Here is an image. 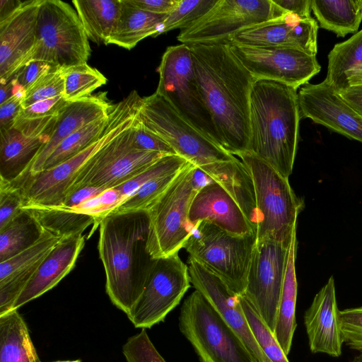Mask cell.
Returning <instances> with one entry per match:
<instances>
[{
    "instance_id": "obj_43",
    "label": "cell",
    "mask_w": 362,
    "mask_h": 362,
    "mask_svg": "<svg viewBox=\"0 0 362 362\" xmlns=\"http://www.w3.org/2000/svg\"><path fill=\"white\" fill-rule=\"evenodd\" d=\"M39 264L0 281V316L13 310L14 303L25 288Z\"/></svg>"
},
{
    "instance_id": "obj_13",
    "label": "cell",
    "mask_w": 362,
    "mask_h": 362,
    "mask_svg": "<svg viewBox=\"0 0 362 362\" xmlns=\"http://www.w3.org/2000/svg\"><path fill=\"white\" fill-rule=\"evenodd\" d=\"M132 125L88 159L68 193L86 186L106 189L115 188L166 156L136 149L133 146Z\"/></svg>"
},
{
    "instance_id": "obj_31",
    "label": "cell",
    "mask_w": 362,
    "mask_h": 362,
    "mask_svg": "<svg viewBox=\"0 0 362 362\" xmlns=\"http://www.w3.org/2000/svg\"><path fill=\"white\" fill-rule=\"evenodd\" d=\"M22 208L28 209L35 216L44 230L60 239L81 235L95 222L92 215L62 206L27 204Z\"/></svg>"
},
{
    "instance_id": "obj_26",
    "label": "cell",
    "mask_w": 362,
    "mask_h": 362,
    "mask_svg": "<svg viewBox=\"0 0 362 362\" xmlns=\"http://www.w3.org/2000/svg\"><path fill=\"white\" fill-rule=\"evenodd\" d=\"M121 4L117 26L107 45L113 44L131 49L146 37L162 34L163 23L168 14H157L141 10L129 0H121Z\"/></svg>"
},
{
    "instance_id": "obj_17",
    "label": "cell",
    "mask_w": 362,
    "mask_h": 362,
    "mask_svg": "<svg viewBox=\"0 0 362 362\" xmlns=\"http://www.w3.org/2000/svg\"><path fill=\"white\" fill-rule=\"evenodd\" d=\"M301 118L362 143V117L325 80L307 83L298 93Z\"/></svg>"
},
{
    "instance_id": "obj_38",
    "label": "cell",
    "mask_w": 362,
    "mask_h": 362,
    "mask_svg": "<svg viewBox=\"0 0 362 362\" xmlns=\"http://www.w3.org/2000/svg\"><path fill=\"white\" fill-rule=\"evenodd\" d=\"M61 239L47 231L30 247L0 262V281L38 264Z\"/></svg>"
},
{
    "instance_id": "obj_37",
    "label": "cell",
    "mask_w": 362,
    "mask_h": 362,
    "mask_svg": "<svg viewBox=\"0 0 362 362\" xmlns=\"http://www.w3.org/2000/svg\"><path fill=\"white\" fill-rule=\"evenodd\" d=\"M181 170L151 180L117 205L112 211H148L172 185Z\"/></svg>"
},
{
    "instance_id": "obj_21",
    "label": "cell",
    "mask_w": 362,
    "mask_h": 362,
    "mask_svg": "<svg viewBox=\"0 0 362 362\" xmlns=\"http://www.w3.org/2000/svg\"><path fill=\"white\" fill-rule=\"evenodd\" d=\"M188 218L193 228L198 223L207 221L235 235L256 233L236 200L213 180L205 183L195 194Z\"/></svg>"
},
{
    "instance_id": "obj_16",
    "label": "cell",
    "mask_w": 362,
    "mask_h": 362,
    "mask_svg": "<svg viewBox=\"0 0 362 362\" xmlns=\"http://www.w3.org/2000/svg\"><path fill=\"white\" fill-rule=\"evenodd\" d=\"M288 247L272 240L257 241L243 295L273 333Z\"/></svg>"
},
{
    "instance_id": "obj_18",
    "label": "cell",
    "mask_w": 362,
    "mask_h": 362,
    "mask_svg": "<svg viewBox=\"0 0 362 362\" xmlns=\"http://www.w3.org/2000/svg\"><path fill=\"white\" fill-rule=\"evenodd\" d=\"M190 281L218 312L240 337L256 362H271L257 344L243 308L239 296L217 276L200 264L188 260Z\"/></svg>"
},
{
    "instance_id": "obj_20",
    "label": "cell",
    "mask_w": 362,
    "mask_h": 362,
    "mask_svg": "<svg viewBox=\"0 0 362 362\" xmlns=\"http://www.w3.org/2000/svg\"><path fill=\"white\" fill-rule=\"evenodd\" d=\"M40 3L41 0L23 1L0 22V82L7 81L30 61L36 41Z\"/></svg>"
},
{
    "instance_id": "obj_52",
    "label": "cell",
    "mask_w": 362,
    "mask_h": 362,
    "mask_svg": "<svg viewBox=\"0 0 362 362\" xmlns=\"http://www.w3.org/2000/svg\"><path fill=\"white\" fill-rule=\"evenodd\" d=\"M287 13L296 15L303 19L311 18L312 0H273Z\"/></svg>"
},
{
    "instance_id": "obj_50",
    "label": "cell",
    "mask_w": 362,
    "mask_h": 362,
    "mask_svg": "<svg viewBox=\"0 0 362 362\" xmlns=\"http://www.w3.org/2000/svg\"><path fill=\"white\" fill-rule=\"evenodd\" d=\"M105 190L106 189L97 187H83L82 188L69 192L66 194L61 206L69 209L74 208L78 205L98 196Z\"/></svg>"
},
{
    "instance_id": "obj_32",
    "label": "cell",
    "mask_w": 362,
    "mask_h": 362,
    "mask_svg": "<svg viewBox=\"0 0 362 362\" xmlns=\"http://www.w3.org/2000/svg\"><path fill=\"white\" fill-rule=\"evenodd\" d=\"M362 68V29L347 40L336 44L328 54L325 81L337 93L349 86L350 74Z\"/></svg>"
},
{
    "instance_id": "obj_30",
    "label": "cell",
    "mask_w": 362,
    "mask_h": 362,
    "mask_svg": "<svg viewBox=\"0 0 362 362\" xmlns=\"http://www.w3.org/2000/svg\"><path fill=\"white\" fill-rule=\"evenodd\" d=\"M311 10L320 27L337 37L356 33L362 21L361 0H312Z\"/></svg>"
},
{
    "instance_id": "obj_15",
    "label": "cell",
    "mask_w": 362,
    "mask_h": 362,
    "mask_svg": "<svg viewBox=\"0 0 362 362\" xmlns=\"http://www.w3.org/2000/svg\"><path fill=\"white\" fill-rule=\"evenodd\" d=\"M229 45L255 79L277 81L296 90L308 83L321 69L316 56L300 49L279 46Z\"/></svg>"
},
{
    "instance_id": "obj_3",
    "label": "cell",
    "mask_w": 362,
    "mask_h": 362,
    "mask_svg": "<svg viewBox=\"0 0 362 362\" xmlns=\"http://www.w3.org/2000/svg\"><path fill=\"white\" fill-rule=\"evenodd\" d=\"M98 252L111 302L127 315L141 295L158 259L148 250L147 211H111L99 223Z\"/></svg>"
},
{
    "instance_id": "obj_24",
    "label": "cell",
    "mask_w": 362,
    "mask_h": 362,
    "mask_svg": "<svg viewBox=\"0 0 362 362\" xmlns=\"http://www.w3.org/2000/svg\"><path fill=\"white\" fill-rule=\"evenodd\" d=\"M112 105L106 92L69 101L59 113L49 141L33 161L29 172L41 171L47 159L65 139L82 127L108 116Z\"/></svg>"
},
{
    "instance_id": "obj_11",
    "label": "cell",
    "mask_w": 362,
    "mask_h": 362,
    "mask_svg": "<svg viewBox=\"0 0 362 362\" xmlns=\"http://www.w3.org/2000/svg\"><path fill=\"white\" fill-rule=\"evenodd\" d=\"M156 93L163 96L189 124L219 145L212 118L194 73L190 48L181 44L168 47L158 68Z\"/></svg>"
},
{
    "instance_id": "obj_34",
    "label": "cell",
    "mask_w": 362,
    "mask_h": 362,
    "mask_svg": "<svg viewBox=\"0 0 362 362\" xmlns=\"http://www.w3.org/2000/svg\"><path fill=\"white\" fill-rule=\"evenodd\" d=\"M108 122L109 115L74 132L65 139L49 156L42 170L51 168L74 157L98 141L102 136Z\"/></svg>"
},
{
    "instance_id": "obj_9",
    "label": "cell",
    "mask_w": 362,
    "mask_h": 362,
    "mask_svg": "<svg viewBox=\"0 0 362 362\" xmlns=\"http://www.w3.org/2000/svg\"><path fill=\"white\" fill-rule=\"evenodd\" d=\"M198 170L189 162L148 211V250L155 259L178 253L192 234L189 211L195 194L204 185L198 182Z\"/></svg>"
},
{
    "instance_id": "obj_28",
    "label": "cell",
    "mask_w": 362,
    "mask_h": 362,
    "mask_svg": "<svg viewBox=\"0 0 362 362\" xmlns=\"http://www.w3.org/2000/svg\"><path fill=\"white\" fill-rule=\"evenodd\" d=\"M88 40L98 45L107 42L121 11V0H73Z\"/></svg>"
},
{
    "instance_id": "obj_41",
    "label": "cell",
    "mask_w": 362,
    "mask_h": 362,
    "mask_svg": "<svg viewBox=\"0 0 362 362\" xmlns=\"http://www.w3.org/2000/svg\"><path fill=\"white\" fill-rule=\"evenodd\" d=\"M64 88L62 69L48 73L26 90L22 107L25 108L36 102L62 95Z\"/></svg>"
},
{
    "instance_id": "obj_23",
    "label": "cell",
    "mask_w": 362,
    "mask_h": 362,
    "mask_svg": "<svg viewBox=\"0 0 362 362\" xmlns=\"http://www.w3.org/2000/svg\"><path fill=\"white\" fill-rule=\"evenodd\" d=\"M84 243L82 234L62 238L40 262L13 310H18L58 284L75 266Z\"/></svg>"
},
{
    "instance_id": "obj_42",
    "label": "cell",
    "mask_w": 362,
    "mask_h": 362,
    "mask_svg": "<svg viewBox=\"0 0 362 362\" xmlns=\"http://www.w3.org/2000/svg\"><path fill=\"white\" fill-rule=\"evenodd\" d=\"M127 362H166L158 353L146 329L128 338L122 346Z\"/></svg>"
},
{
    "instance_id": "obj_29",
    "label": "cell",
    "mask_w": 362,
    "mask_h": 362,
    "mask_svg": "<svg viewBox=\"0 0 362 362\" xmlns=\"http://www.w3.org/2000/svg\"><path fill=\"white\" fill-rule=\"evenodd\" d=\"M0 362H41L18 310L0 316Z\"/></svg>"
},
{
    "instance_id": "obj_57",
    "label": "cell",
    "mask_w": 362,
    "mask_h": 362,
    "mask_svg": "<svg viewBox=\"0 0 362 362\" xmlns=\"http://www.w3.org/2000/svg\"><path fill=\"white\" fill-rule=\"evenodd\" d=\"M53 362H81L80 360H73V361H57Z\"/></svg>"
},
{
    "instance_id": "obj_51",
    "label": "cell",
    "mask_w": 362,
    "mask_h": 362,
    "mask_svg": "<svg viewBox=\"0 0 362 362\" xmlns=\"http://www.w3.org/2000/svg\"><path fill=\"white\" fill-rule=\"evenodd\" d=\"M137 8L157 14H168L177 6L179 0H129Z\"/></svg>"
},
{
    "instance_id": "obj_22",
    "label": "cell",
    "mask_w": 362,
    "mask_h": 362,
    "mask_svg": "<svg viewBox=\"0 0 362 362\" xmlns=\"http://www.w3.org/2000/svg\"><path fill=\"white\" fill-rule=\"evenodd\" d=\"M339 311L334 279L330 276L304 314V325L312 353L325 354L332 357L341 355L344 341Z\"/></svg>"
},
{
    "instance_id": "obj_54",
    "label": "cell",
    "mask_w": 362,
    "mask_h": 362,
    "mask_svg": "<svg viewBox=\"0 0 362 362\" xmlns=\"http://www.w3.org/2000/svg\"><path fill=\"white\" fill-rule=\"evenodd\" d=\"M23 3L18 0H0V22L13 13Z\"/></svg>"
},
{
    "instance_id": "obj_36",
    "label": "cell",
    "mask_w": 362,
    "mask_h": 362,
    "mask_svg": "<svg viewBox=\"0 0 362 362\" xmlns=\"http://www.w3.org/2000/svg\"><path fill=\"white\" fill-rule=\"evenodd\" d=\"M239 301L250 329L264 355L271 362H289L274 333L254 307L243 296H239Z\"/></svg>"
},
{
    "instance_id": "obj_19",
    "label": "cell",
    "mask_w": 362,
    "mask_h": 362,
    "mask_svg": "<svg viewBox=\"0 0 362 362\" xmlns=\"http://www.w3.org/2000/svg\"><path fill=\"white\" fill-rule=\"evenodd\" d=\"M318 24L312 17L303 19L293 13L250 27L234 35L229 44L245 46H279L300 49L316 56Z\"/></svg>"
},
{
    "instance_id": "obj_1",
    "label": "cell",
    "mask_w": 362,
    "mask_h": 362,
    "mask_svg": "<svg viewBox=\"0 0 362 362\" xmlns=\"http://www.w3.org/2000/svg\"><path fill=\"white\" fill-rule=\"evenodd\" d=\"M189 46L196 81L220 146L233 156L248 151L250 95L255 78L228 42Z\"/></svg>"
},
{
    "instance_id": "obj_25",
    "label": "cell",
    "mask_w": 362,
    "mask_h": 362,
    "mask_svg": "<svg viewBox=\"0 0 362 362\" xmlns=\"http://www.w3.org/2000/svg\"><path fill=\"white\" fill-rule=\"evenodd\" d=\"M49 139L28 137L13 127L0 129V180L13 182L30 170Z\"/></svg>"
},
{
    "instance_id": "obj_2",
    "label": "cell",
    "mask_w": 362,
    "mask_h": 362,
    "mask_svg": "<svg viewBox=\"0 0 362 362\" xmlns=\"http://www.w3.org/2000/svg\"><path fill=\"white\" fill-rule=\"evenodd\" d=\"M139 121L210 180L227 190L241 207L254 200L250 173L241 160L189 124L157 93L143 98Z\"/></svg>"
},
{
    "instance_id": "obj_47",
    "label": "cell",
    "mask_w": 362,
    "mask_h": 362,
    "mask_svg": "<svg viewBox=\"0 0 362 362\" xmlns=\"http://www.w3.org/2000/svg\"><path fill=\"white\" fill-rule=\"evenodd\" d=\"M69 102L64 100L62 95L38 101L27 107H22L16 119H34L57 116Z\"/></svg>"
},
{
    "instance_id": "obj_12",
    "label": "cell",
    "mask_w": 362,
    "mask_h": 362,
    "mask_svg": "<svg viewBox=\"0 0 362 362\" xmlns=\"http://www.w3.org/2000/svg\"><path fill=\"white\" fill-rule=\"evenodd\" d=\"M287 12L273 0H217L203 16L180 30L182 44L228 42L236 33Z\"/></svg>"
},
{
    "instance_id": "obj_4",
    "label": "cell",
    "mask_w": 362,
    "mask_h": 362,
    "mask_svg": "<svg viewBox=\"0 0 362 362\" xmlns=\"http://www.w3.org/2000/svg\"><path fill=\"white\" fill-rule=\"evenodd\" d=\"M300 119L297 90L277 81L255 79L250 95L248 151L288 178L298 148Z\"/></svg>"
},
{
    "instance_id": "obj_45",
    "label": "cell",
    "mask_w": 362,
    "mask_h": 362,
    "mask_svg": "<svg viewBox=\"0 0 362 362\" xmlns=\"http://www.w3.org/2000/svg\"><path fill=\"white\" fill-rule=\"evenodd\" d=\"M344 344L362 353V306L339 311Z\"/></svg>"
},
{
    "instance_id": "obj_27",
    "label": "cell",
    "mask_w": 362,
    "mask_h": 362,
    "mask_svg": "<svg viewBox=\"0 0 362 362\" xmlns=\"http://www.w3.org/2000/svg\"><path fill=\"white\" fill-rule=\"evenodd\" d=\"M296 250V228L293 232L288 247L286 266L274 331L276 340L286 356L290 352L296 327V305L298 290L295 264Z\"/></svg>"
},
{
    "instance_id": "obj_5",
    "label": "cell",
    "mask_w": 362,
    "mask_h": 362,
    "mask_svg": "<svg viewBox=\"0 0 362 362\" xmlns=\"http://www.w3.org/2000/svg\"><path fill=\"white\" fill-rule=\"evenodd\" d=\"M142 100L143 98L136 90H132L122 100L113 104L109 113L107 125L98 141L74 157L51 168L35 173H30L28 170L11 182L21 187L25 197V205L61 206L88 159L133 124Z\"/></svg>"
},
{
    "instance_id": "obj_8",
    "label": "cell",
    "mask_w": 362,
    "mask_h": 362,
    "mask_svg": "<svg viewBox=\"0 0 362 362\" xmlns=\"http://www.w3.org/2000/svg\"><path fill=\"white\" fill-rule=\"evenodd\" d=\"M178 325L202 362H256L237 333L197 290L184 300Z\"/></svg>"
},
{
    "instance_id": "obj_39",
    "label": "cell",
    "mask_w": 362,
    "mask_h": 362,
    "mask_svg": "<svg viewBox=\"0 0 362 362\" xmlns=\"http://www.w3.org/2000/svg\"><path fill=\"white\" fill-rule=\"evenodd\" d=\"M188 163L189 161L178 155L164 156L115 189L119 192L122 202L147 182L166 174L180 171Z\"/></svg>"
},
{
    "instance_id": "obj_40",
    "label": "cell",
    "mask_w": 362,
    "mask_h": 362,
    "mask_svg": "<svg viewBox=\"0 0 362 362\" xmlns=\"http://www.w3.org/2000/svg\"><path fill=\"white\" fill-rule=\"evenodd\" d=\"M217 0H179L163 23L162 34L172 30L185 29L203 16Z\"/></svg>"
},
{
    "instance_id": "obj_35",
    "label": "cell",
    "mask_w": 362,
    "mask_h": 362,
    "mask_svg": "<svg viewBox=\"0 0 362 362\" xmlns=\"http://www.w3.org/2000/svg\"><path fill=\"white\" fill-rule=\"evenodd\" d=\"M64 78L63 98L73 101L88 95L105 85L107 79L97 69L87 63L62 69Z\"/></svg>"
},
{
    "instance_id": "obj_33",
    "label": "cell",
    "mask_w": 362,
    "mask_h": 362,
    "mask_svg": "<svg viewBox=\"0 0 362 362\" xmlns=\"http://www.w3.org/2000/svg\"><path fill=\"white\" fill-rule=\"evenodd\" d=\"M44 232L35 216L28 209L22 208L17 216L0 230V262L35 245Z\"/></svg>"
},
{
    "instance_id": "obj_46",
    "label": "cell",
    "mask_w": 362,
    "mask_h": 362,
    "mask_svg": "<svg viewBox=\"0 0 362 362\" xmlns=\"http://www.w3.org/2000/svg\"><path fill=\"white\" fill-rule=\"evenodd\" d=\"M132 129L133 146L136 149L165 155H177L168 144L145 127L137 116L132 125Z\"/></svg>"
},
{
    "instance_id": "obj_10",
    "label": "cell",
    "mask_w": 362,
    "mask_h": 362,
    "mask_svg": "<svg viewBox=\"0 0 362 362\" xmlns=\"http://www.w3.org/2000/svg\"><path fill=\"white\" fill-rule=\"evenodd\" d=\"M90 52L76 11L62 1L41 0L30 61H44L64 69L86 64Z\"/></svg>"
},
{
    "instance_id": "obj_6",
    "label": "cell",
    "mask_w": 362,
    "mask_h": 362,
    "mask_svg": "<svg viewBox=\"0 0 362 362\" xmlns=\"http://www.w3.org/2000/svg\"><path fill=\"white\" fill-rule=\"evenodd\" d=\"M252 180L256 211L257 241L272 240L289 246L297 227L303 201L284 177L269 163L250 151L238 156Z\"/></svg>"
},
{
    "instance_id": "obj_56",
    "label": "cell",
    "mask_w": 362,
    "mask_h": 362,
    "mask_svg": "<svg viewBox=\"0 0 362 362\" xmlns=\"http://www.w3.org/2000/svg\"><path fill=\"white\" fill-rule=\"evenodd\" d=\"M351 362H362V353L356 356Z\"/></svg>"
},
{
    "instance_id": "obj_49",
    "label": "cell",
    "mask_w": 362,
    "mask_h": 362,
    "mask_svg": "<svg viewBox=\"0 0 362 362\" xmlns=\"http://www.w3.org/2000/svg\"><path fill=\"white\" fill-rule=\"evenodd\" d=\"M25 90H21L0 104V129L13 127L16 118L22 108Z\"/></svg>"
},
{
    "instance_id": "obj_14",
    "label": "cell",
    "mask_w": 362,
    "mask_h": 362,
    "mask_svg": "<svg viewBox=\"0 0 362 362\" xmlns=\"http://www.w3.org/2000/svg\"><path fill=\"white\" fill-rule=\"evenodd\" d=\"M188 267L178 253L157 259L145 288L127 315L135 327L151 328L163 322L190 287Z\"/></svg>"
},
{
    "instance_id": "obj_44",
    "label": "cell",
    "mask_w": 362,
    "mask_h": 362,
    "mask_svg": "<svg viewBox=\"0 0 362 362\" xmlns=\"http://www.w3.org/2000/svg\"><path fill=\"white\" fill-rule=\"evenodd\" d=\"M25 204V197L20 186L0 180V230L17 216Z\"/></svg>"
},
{
    "instance_id": "obj_48",
    "label": "cell",
    "mask_w": 362,
    "mask_h": 362,
    "mask_svg": "<svg viewBox=\"0 0 362 362\" xmlns=\"http://www.w3.org/2000/svg\"><path fill=\"white\" fill-rule=\"evenodd\" d=\"M59 69L61 68L47 62L32 60L20 68L13 76L26 90L45 74Z\"/></svg>"
},
{
    "instance_id": "obj_53",
    "label": "cell",
    "mask_w": 362,
    "mask_h": 362,
    "mask_svg": "<svg viewBox=\"0 0 362 362\" xmlns=\"http://www.w3.org/2000/svg\"><path fill=\"white\" fill-rule=\"evenodd\" d=\"M338 93L350 107L362 117V84L350 86Z\"/></svg>"
},
{
    "instance_id": "obj_7",
    "label": "cell",
    "mask_w": 362,
    "mask_h": 362,
    "mask_svg": "<svg viewBox=\"0 0 362 362\" xmlns=\"http://www.w3.org/2000/svg\"><path fill=\"white\" fill-rule=\"evenodd\" d=\"M257 243L256 233L230 234L207 221L194 226L184 248L193 260L220 278L237 296H243Z\"/></svg>"
},
{
    "instance_id": "obj_55",
    "label": "cell",
    "mask_w": 362,
    "mask_h": 362,
    "mask_svg": "<svg viewBox=\"0 0 362 362\" xmlns=\"http://www.w3.org/2000/svg\"><path fill=\"white\" fill-rule=\"evenodd\" d=\"M348 81L349 86L362 84V68L351 72Z\"/></svg>"
}]
</instances>
